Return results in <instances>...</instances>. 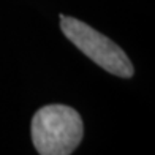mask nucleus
<instances>
[{"label": "nucleus", "mask_w": 155, "mask_h": 155, "mask_svg": "<svg viewBox=\"0 0 155 155\" xmlns=\"http://www.w3.org/2000/svg\"><path fill=\"white\" fill-rule=\"evenodd\" d=\"M30 128L40 155H70L84 135L81 116L67 104H48L38 109Z\"/></svg>", "instance_id": "nucleus-1"}, {"label": "nucleus", "mask_w": 155, "mask_h": 155, "mask_svg": "<svg viewBox=\"0 0 155 155\" xmlns=\"http://www.w3.org/2000/svg\"><path fill=\"white\" fill-rule=\"evenodd\" d=\"M60 29L65 37L98 67L120 78L133 76L135 70L130 59L111 38L70 16H60Z\"/></svg>", "instance_id": "nucleus-2"}]
</instances>
